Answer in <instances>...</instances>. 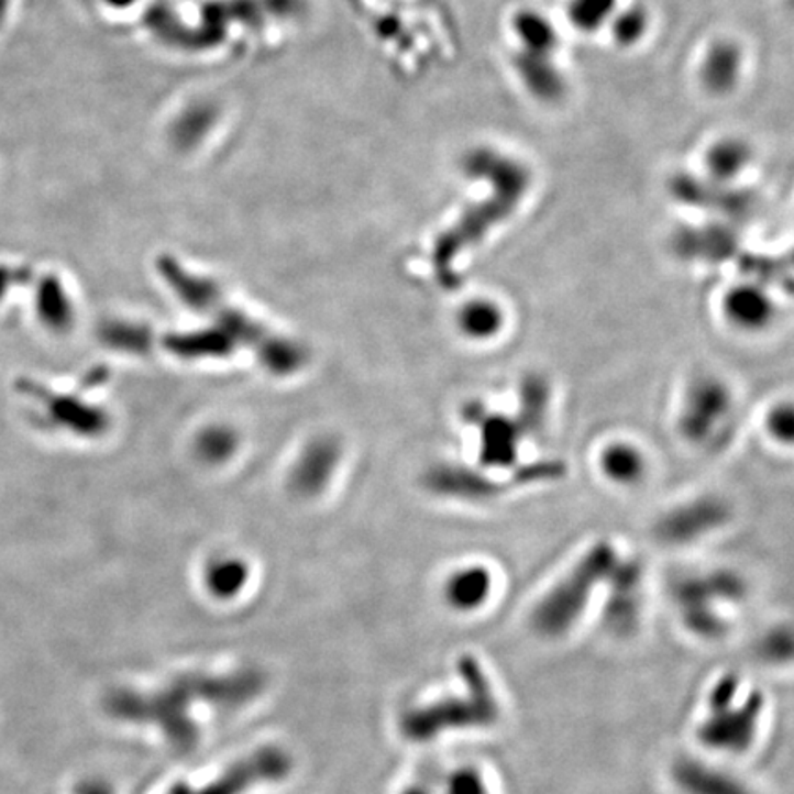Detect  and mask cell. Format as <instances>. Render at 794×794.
<instances>
[{"label":"cell","mask_w":794,"mask_h":794,"mask_svg":"<svg viewBox=\"0 0 794 794\" xmlns=\"http://www.w3.org/2000/svg\"><path fill=\"white\" fill-rule=\"evenodd\" d=\"M265 679L256 670L221 673H186L161 688H118L106 697V712L112 719L131 725H150L163 734L174 749L190 750L199 741L194 712L199 706L213 710H235L262 694Z\"/></svg>","instance_id":"1"},{"label":"cell","mask_w":794,"mask_h":794,"mask_svg":"<svg viewBox=\"0 0 794 794\" xmlns=\"http://www.w3.org/2000/svg\"><path fill=\"white\" fill-rule=\"evenodd\" d=\"M464 169L473 179L487 180L492 185V196L467 208L456 224L438 240L434 265L440 282L445 286L456 284L451 271L454 260L465 249L481 243L489 230L506 221L530 188V174L525 164L489 147L467 153Z\"/></svg>","instance_id":"2"},{"label":"cell","mask_w":794,"mask_h":794,"mask_svg":"<svg viewBox=\"0 0 794 794\" xmlns=\"http://www.w3.org/2000/svg\"><path fill=\"white\" fill-rule=\"evenodd\" d=\"M462 692L445 695L405 712L401 734L415 743H429L449 732L489 728L500 717V703L492 681L473 654L459 660Z\"/></svg>","instance_id":"3"},{"label":"cell","mask_w":794,"mask_h":794,"mask_svg":"<svg viewBox=\"0 0 794 794\" xmlns=\"http://www.w3.org/2000/svg\"><path fill=\"white\" fill-rule=\"evenodd\" d=\"M616 565V552L609 543H598L588 550L536 605L532 613L536 631L547 638L563 637L571 631L582 620L596 587L613 574Z\"/></svg>","instance_id":"4"},{"label":"cell","mask_w":794,"mask_h":794,"mask_svg":"<svg viewBox=\"0 0 794 794\" xmlns=\"http://www.w3.org/2000/svg\"><path fill=\"white\" fill-rule=\"evenodd\" d=\"M736 675H723L708 694V716L701 723L697 738L717 752L738 754L754 741L765 701L758 690L741 695Z\"/></svg>","instance_id":"5"},{"label":"cell","mask_w":794,"mask_h":794,"mask_svg":"<svg viewBox=\"0 0 794 794\" xmlns=\"http://www.w3.org/2000/svg\"><path fill=\"white\" fill-rule=\"evenodd\" d=\"M291 769V756L280 747L267 745L230 763L212 782L199 787L188 782H175L164 794H246L260 785L282 782Z\"/></svg>","instance_id":"6"},{"label":"cell","mask_w":794,"mask_h":794,"mask_svg":"<svg viewBox=\"0 0 794 794\" xmlns=\"http://www.w3.org/2000/svg\"><path fill=\"white\" fill-rule=\"evenodd\" d=\"M730 407V396L725 385L716 379L695 381L690 386L686 404H684L681 427L690 440H705L716 423L723 420Z\"/></svg>","instance_id":"7"},{"label":"cell","mask_w":794,"mask_h":794,"mask_svg":"<svg viewBox=\"0 0 794 794\" xmlns=\"http://www.w3.org/2000/svg\"><path fill=\"white\" fill-rule=\"evenodd\" d=\"M672 778L683 794H756L739 778L694 758L679 760Z\"/></svg>","instance_id":"8"},{"label":"cell","mask_w":794,"mask_h":794,"mask_svg":"<svg viewBox=\"0 0 794 794\" xmlns=\"http://www.w3.org/2000/svg\"><path fill=\"white\" fill-rule=\"evenodd\" d=\"M727 515V508L717 498H701L668 515L660 522V536L668 541H690L723 525Z\"/></svg>","instance_id":"9"},{"label":"cell","mask_w":794,"mask_h":794,"mask_svg":"<svg viewBox=\"0 0 794 794\" xmlns=\"http://www.w3.org/2000/svg\"><path fill=\"white\" fill-rule=\"evenodd\" d=\"M673 196L681 199L684 202H692V205H699L705 208H716L721 212L732 213V216H739V213L749 212L750 205H752V196L745 194V191L728 190V188H719L714 183H706V180L695 179L690 175H679L673 179L672 185Z\"/></svg>","instance_id":"10"},{"label":"cell","mask_w":794,"mask_h":794,"mask_svg":"<svg viewBox=\"0 0 794 794\" xmlns=\"http://www.w3.org/2000/svg\"><path fill=\"white\" fill-rule=\"evenodd\" d=\"M514 67L526 89L539 100L558 101L565 95V78L552 57L519 51L515 54Z\"/></svg>","instance_id":"11"},{"label":"cell","mask_w":794,"mask_h":794,"mask_svg":"<svg viewBox=\"0 0 794 794\" xmlns=\"http://www.w3.org/2000/svg\"><path fill=\"white\" fill-rule=\"evenodd\" d=\"M493 593L492 572L481 565L453 572L445 583V602L459 613H475L486 605Z\"/></svg>","instance_id":"12"},{"label":"cell","mask_w":794,"mask_h":794,"mask_svg":"<svg viewBox=\"0 0 794 794\" xmlns=\"http://www.w3.org/2000/svg\"><path fill=\"white\" fill-rule=\"evenodd\" d=\"M481 427V462L487 467H508L517 459L519 427L503 416L484 415Z\"/></svg>","instance_id":"13"},{"label":"cell","mask_w":794,"mask_h":794,"mask_svg":"<svg viewBox=\"0 0 794 794\" xmlns=\"http://www.w3.org/2000/svg\"><path fill=\"white\" fill-rule=\"evenodd\" d=\"M741 65H743V56L739 46L721 41L712 46L706 54L701 67V79L706 89L714 95H725L738 84Z\"/></svg>","instance_id":"14"},{"label":"cell","mask_w":794,"mask_h":794,"mask_svg":"<svg viewBox=\"0 0 794 794\" xmlns=\"http://www.w3.org/2000/svg\"><path fill=\"white\" fill-rule=\"evenodd\" d=\"M432 487L443 495L462 498H489L503 492L500 484L489 481L486 475L464 467H445L432 475Z\"/></svg>","instance_id":"15"},{"label":"cell","mask_w":794,"mask_h":794,"mask_svg":"<svg viewBox=\"0 0 794 794\" xmlns=\"http://www.w3.org/2000/svg\"><path fill=\"white\" fill-rule=\"evenodd\" d=\"M514 32L522 45L520 51L532 52L539 56L552 57L560 45V37L552 23L533 10H522L515 15Z\"/></svg>","instance_id":"16"},{"label":"cell","mask_w":794,"mask_h":794,"mask_svg":"<svg viewBox=\"0 0 794 794\" xmlns=\"http://www.w3.org/2000/svg\"><path fill=\"white\" fill-rule=\"evenodd\" d=\"M725 306H727V315L734 324L747 328V330L765 326L772 315L771 300L760 289L750 286L736 287L728 293Z\"/></svg>","instance_id":"17"},{"label":"cell","mask_w":794,"mask_h":794,"mask_svg":"<svg viewBox=\"0 0 794 794\" xmlns=\"http://www.w3.org/2000/svg\"><path fill=\"white\" fill-rule=\"evenodd\" d=\"M736 246L732 234L725 229L688 230L686 234L679 235L677 249L690 257L703 260H725L730 256Z\"/></svg>","instance_id":"18"},{"label":"cell","mask_w":794,"mask_h":794,"mask_svg":"<svg viewBox=\"0 0 794 794\" xmlns=\"http://www.w3.org/2000/svg\"><path fill=\"white\" fill-rule=\"evenodd\" d=\"M749 161L750 147L736 139L717 142L706 155V166H708L712 179L717 183L734 179L736 175L743 172Z\"/></svg>","instance_id":"19"},{"label":"cell","mask_w":794,"mask_h":794,"mask_svg":"<svg viewBox=\"0 0 794 794\" xmlns=\"http://www.w3.org/2000/svg\"><path fill=\"white\" fill-rule=\"evenodd\" d=\"M550 388L547 381L532 375L520 388L519 431L536 432L543 427L549 409Z\"/></svg>","instance_id":"20"},{"label":"cell","mask_w":794,"mask_h":794,"mask_svg":"<svg viewBox=\"0 0 794 794\" xmlns=\"http://www.w3.org/2000/svg\"><path fill=\"white\" fill-rule=\"evenodd\" d=\"M503 311L489 300L465 304L460 311V328L473 339H489L503 328Z\"/></svg>","instance_id":"21"},{"label":"cell","mask_w":794,"mask_h":794,"mask_svg":"<svg viewBox=\"0 0 794 794\" xmlns=\"http://www.w3.org/2000/svg\"><path fill=\"white\" fill-rule=\"evenodd\" d=\"M602 465L613 481L626 482V484L638 481L643 473L642 454L627 443L610 445L604 453Z\"/></svg>","instance_id":"22"},{"label":"cell","mask_w":794,"mask_h":794,"mask_svg":"<svg viewBox=\"0 0 794 794\" xmlns=\"http://www.w3.org/2000/svg\"><path fill=\"white\" fill-rule=\"evenodd\" d=\"M616 12V0H572L569 19L582 32H596Z\"/></svg>","instance_id":"23"},{"label":"cell","mask_w":794,"mask_h":794,"mask_svg":"<svg viewBox=\"0 0 794 794\" xmlns=\"http://www.w3.org/2000/svg\"><path fill=\"white\" fill-rule=\"evenodd\" d=\"M246 582L245 566L238 561H223L208 571L207 583L210 593L218 598H232Z\"/></svg>","instance_id":"24"},{"label":"cell","mask_w":794,"mask_h":794,"mask_svg":"<svg viewBox=\"0 0 794 794\" xmlns=\"http://www.w3.org/2000/svg\"><path fill=\"white\" fill-rule=\"evenodd\" d=\"M648 30V13L642 8L631 7L613 15V37L620 45H635Z\"/></svg>","instance_id":"25"},{"label":"cell","mask_w":794,"mask_h":794,"mask_svg":"<svg viewBox=\"0 0 794 794\" xmlns=\"http://www.w3.org/2000/svg\"><path fill=\"white\" fill-rule=\"evenodd\" d=\"M445 794H487V789L478 772L464 769L449 778Z\"/></svg>","instance_id":"26"},{"label":"cell","mask_w":794,"mask_h":794,"mask_svg":"<svg viewBox=\"0 0 794 794\" xmlns=\"http://www.w3.org/2000/svg\"><path fill=\"white\" fill-rule=\"evenodd\" d=\"M771 429L783 442H789L793 437V412L791 407H780L771 416Z\"/></svg>","instance_id":"27"},{"label":"cell","mask_w":794,"mask_h":794,"mask_svg":"<svg viewBox=\"0 0 794 794\" xmlns=\"http://www.w3.org/2000/svg\"><path fill=\"white\" fill-rule=\"evenodd\" d=\"M76 794H112V791L103 780H89V782L79 783Z\"/></svg>","instance_id":"28"},{"label":"cell","mask_w":794,"mask_h":794,"mask_svg":"<svg viewBox=\"0 0 794 794\" xmlns=\"http://www.w3.org/2000/svg\"><path fill=\"white\" fill-rule=\"evenodd\" d=\"M401 794H429L427 791H423V789L420 787H409L407 791H404Z\"/></svg>","instance_id":"29"}]
</instances>
